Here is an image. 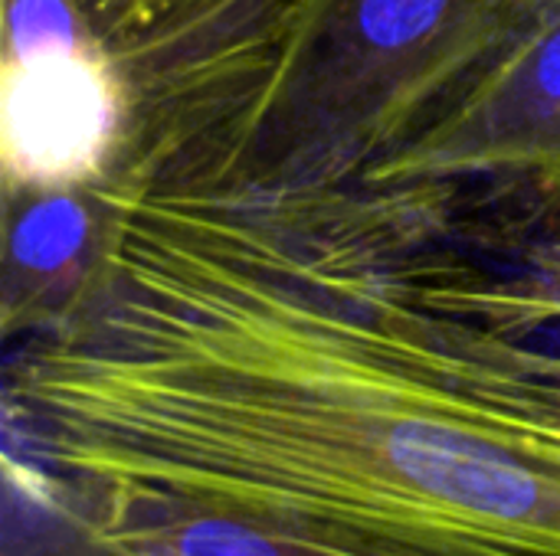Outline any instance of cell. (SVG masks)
Wrapping results in <instances>:
<instances>
[{
	"instance_id": "cell-3",
	"label": "cell",
	"mask_w": 560,
	"mask_h": 556,
	"mask_svg": "<svg viewBox=\"0 0 560 556\" xmlns=\"http://www.w3.org/2000/svg\"><path fill=\"white\" fill-rule=\"evenodd\" d=\"M472 180L532 187L560 203V0H545L459 98L358 184L456 190Z\"/></svg>"
},
{
	"instance_id": "cell-6",
	"label": "cell",
	"mask_w": 560,
	"mask_h": 556,
	"mask_svg": "<svg viewBox=\"0 0 560 556\" xmlns=\"http://www.w3.org/2000/svg\"><path fill=\"white\" fill-rule=\"evenodd\" d=\"M440 295L509 331H535L560 321V233L532 252V265L515 282H492L443 259Z\"/></svg>"
},
{
	"instance_id": "cell-7",
	"label": "cell",
	"mask_w": 560,
	"mask_h": 556,
	"mask_svg": "<svg viewBox=\"0 0 560 556\" xmlns=\"http://www.w3.org/2000/svg\"><path fill=\"white\" fill-rule=\"evenodd\" d=\"M200 0H89V16L92 26L98 29V36L115 49L125 46L131 39H138L141 33L187 13L190 7H197Z\"/></svg>"
},
{
	"instance_id": "cell-5",
	"label": "cell",
	"mask_w": 560,
	"mask_h": 556,
	"mask_svg": "<svg viewBox=\"0 0 560 556\" xmlns=\"http://www.w3.org/2000/svg\"><path fill=\"white\" fill-rule=\"evenodd\" d=\"M115 226L112 174L75 187L3 184V334L30 338L75 318L108 272Z\"/></svg>"
},
{
	"instance_id": "cell-4",
	"label": "cell",
	"mask_w": 560,
	"mask_h": 556,
	"mask_svg": "<svg viewBox=\"0 0 560 556\" xmlns=\"http://www.w3.org/2000/svg\"><path fill=\"white\" fill-rule=\"evenodd\" d=\"M128 128V88L95 33L3 46V184L75 187L112 174Z\"/></svg>"
},
{
	"instance_id": "cell-1",
	"label": "cell",
	"mask_w": 560,
	"mask_h": 556,
	"mask_svg": "<svg viewBox=\"0 0 560 556\" xmlns=\"http://www.w3.org/2000/svg\"><path fill=\"white\" fill-rule=\"evenodd\" d=\"M374 200L236 223L26 413L36 556H560V354Z\"/></svg>"
},
{
	"instance_id": "cell-2",
	"label": "cell",
	"mask_w": 560,
	"mask_h": 556,
	"mask_svg": "<svg viewBox=\"0 0 560 556\" xmlns=\"http://www.w3.org/2000/svg\"><path fill=\"white\" fill-rule=\"evenodd\" d=\"M545 0H200L115 46L121 184L351 187L459 98Z\"/></svg>"
},
{
	"instance_id": "cell-8",
	"label": "cell",
	"mask_w": 560,
	"mask_h": 556,
	"mask_svg": "<svg viewBox=\"0 0 560 556\" xmlns=\"http://www.w3.org/2000/svg\"><path fill=\"white\" fill-rule=\"evenodd\" d=\"M79 3H82V7H89V0H79Z\"/></svg>"
}]
</instances>
